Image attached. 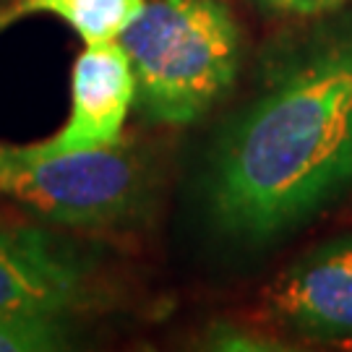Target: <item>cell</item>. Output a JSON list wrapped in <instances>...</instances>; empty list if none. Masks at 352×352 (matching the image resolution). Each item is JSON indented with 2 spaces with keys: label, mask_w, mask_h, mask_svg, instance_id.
Segmentation results:
<instances>
[{
  "label": "cell",
  "mask_w": 352,
  "mask_h": 352,
  "mask_svg": "<svg viewBox=\"0 0 352 352\" xmlns=\"http://www.w3.org/2000/svg\"><path fill=\"white\" fill-rule=\"evenodd\" d=\"M264 71L204 180L214 227L253 248L305 227L352 190V13L282 45Z\"/></svg>",
  "instance_id": "1"
},
{
  "label": "cell",
  "mask_w": 352,
  "mask_h": 352,
  "mask_svg": "<svg viewBox=\"0 0 352 352\" xmlns=\"http://www.w3.org/2000/svg\"><path fill=\"white\" fill-rule=\"evenodd\" d=\"M151 123L199 120L235 84L243 34L222 0H151L118 37Z\"/></svg>",
  "instance_id": "2"
},
{
  "label": "cell",
  "mask_w": 352,
  "mask_h": 352,
  "mask_svg": "<svg viewBox=\"0 0 352 352\" xmlns=\"http://www.w3.org/2000/svg\"><path fill=\"white\" fill-rule=\"evenodd\" d=\"M0 193L58 225L102 230L141 212L146 170L120 144L63 154L0 144Z\"/></svg>",
  "instance_id": "3"
},
{
  "label": "cell",
  "mask_w": 352,
  "mask_h": 352,
  "mask_svg": "<svg viewBox=\"0 0 352 352\" xmlns=\"http://www.w3.org/2000/svg\"><path fill=\"white\" fill-rule=\"evenodd\" d=\"M274 324L318 342H352V235L314 245L264 289Z\"/></svg>",
  "instance_id": "4"
},
{
  "label": "cell",
  "mask_w": 352,
  "mask_h": 352,
  "mask_svg": "<svg viewBox=\"0 0 352 352\" xmlns=\"http://www.w3.org/2000/svg\"><path fill=\"white\" fill-rule=\"evenodd\" d=\"M84 256L39 227L0 230V316H60L87 305Z\"/></svg>",
  "instance_id": "5"
},
{
  "label": "cell",
  "mask_w": 352,
  "mask_h": 352,
  "mask_svg": "<svg viewBox=\"0 0 352 352\" xmlns=\"http://www.w3.org/2000/svg\"><path fill=\"white\" fill-rule=\"evenodd\" d=\"M74 107L65 128L37 149L63 151L107 149L120 144L128 107L136 102V81L123 45L97 42L87 45L74 65Z\"/></svg>",
  "instance_id": "6"
},
{
  "label": "cell",
  "mask_w": 352,
  "mask_h": 352,
  "mask_svg": "<svg viewBox=\"0 0 352 352\" xmlns=\"http://www.w3.org/2000/svg\"><path fill=\"white\" fill-rule=\"evenodd\" d=\"M146 0H13L0 8V29L26 13H52L74 29L84 45L113 42L139 16Z\"/></svg>",
  "instance_id": "7"
},
{
  "label": "cell",
  "mask_w": 352,
  "mask_h": 352,
  "mask_svg": "<svg viewBox=\"0 0 352 352\" xmlns=\"http://www.w3.org/2000/svg\"><path fill=\"white\" fill-rule=\"evenodd\" d=\"M60 316H0V352H55L71 347Z\"/></svg>",
  "instance_id": "8"
},
{
  "label": "cell",
  "mask_w": 352,
  "mask_h": 352,
  "mask_svg": "<svg viewBox=\"0 0 352 352\" xmlns=\"http://www.w3.org/2000/svg\"><path fill=\"white\" fill-rule=\"evenodd\" d=\"M266 11L289 19H316L344 8L350 0H258Z\"/></svg>",
  "instance_id": "9"
}]
</instances>
